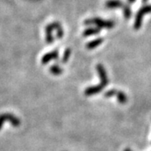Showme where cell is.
Returning <instances> with one entry per match:
<instances>
[{
  "label": "cell",
  "mask_w": 151,
  "mask_h": 151,
  "mask_svg": "<svg viewBox=\"0 0 151 151\" xmlns=\"http://www.w3.org/2000/svg\"><path fill=\"white\" fill-rule=\"evenodd\" d=\"M85 25H96L97 28L102 29H113L115 25V23L112 20H104L100 18H93V19H88L84 21Z\"/></svg>",
  "instance_id": "obj_1"
},
{
  "label": "cell",
  "mask_w": 151,
  "mask_h": 151,
  "mask_svg": "<svg viewBox=\"0 0 151 151\" xmlns=\"http://www.w3.org/2000/svg\"><path fill=\"white\" fill-rule=\"evenodd\" d=\"M151 13V5H145L142 8H140L139 11L136 14L135 16V20L134 23V29L135 30H139L142 26V23H143V18L145 15L146 14Z\"/></svg>",
  "instance_id": "obj_2"
},
{
  "label": "cell",
  "mask_w": 151,
  "mask_h": 151,
  "mask_svg": "<svg viewBox=\"0 0 151 151\" xmlns=\"http://www.w3.org/2000/svg\"><path fill=\"white\" fill-rule=\"evenodd\" d=\"M6 121L9 122L11 125H13L14 127H19L21 124L20 119L16 117L15 115L9 113H2V114H0V130L2 129V127Z\"/></svg>",
  "instance_id": "obj_3"
},
{
  "label": "cell",
  "mask_w": 151,
  "mask_h": 151,
  "mask_svg": "<svg viewBox=\"0 0 151 151\" xmlns=\"http://www.w3.org/2000/svg\"><path fill=\"white\" fill-rule=\"evenodd\" d=\"M97 74L99 76V78L101 80L100 81V84L104 86V87L106 86H108V83H109L108 75H107V72H106V70H105L104 66L102 64H98L97 65Z\"/></svg>",
  "instance_id": "obj_4"
},
{
  "label": "cell",
  "mask_w": 151,
  "mask_h": 151,
  "mask_svg": "<svg viewBox=\"0 0 151 151\" xmlns=\"http://www.w3.org/2000/svg\"><path fill=\"white\" fill-rule=\"evenodd\" d=\"M59 56V52L57 50H52L50 52H48L46 54H45L41 58V63L43 65H46L48 64L50 61H51L52 60H56Z\"/></svg>",
  "instance_id": "obj_5"
},
{
  "label": "cell",
  "mask_w": 151,
  "mask_h": 151,
  "mask_svg": "<svg viewBox=\"0 0 151 151\" xmlns=\"http://www.w3.org/2000/svg\"><path fill=\"white\" fill-rule=\"evenodd\" d=\"M104 86H102L101 84L99 85H96V86H92L87 87L86 90H85V95L87 97H90V96H93V95H96L97 93L101 92L103 90Z\"/></svg>",
  "instance_id": "obj_6"
},
{
  "label": "cell",
  "mask_w": 151,
  "mask_h": 151,
  "mask_svg": "<svg viewBox=\"0 0 151 151\" xmlns=\"http://www.w3.org/2000/svg\"><path fill=\"white\" fill-rule=\"evenodd\" d=\"M105 6L108 9H121V8L123 9L124 4L120 0H108L105 3Z\"/></svg>",
  "instance_id": "obj_7"
},
{
  "label": "cell",
  "mask_w": 151,
  "mask_h": 151,
  "mask_svg": "<svg viewBox=\"0 0 151 151\" xmlns=\"http://www.w3.org/2000/svg\"><path fill=\"white\" fill-rule=\"evenodd\" d=\"M53 28L51 26V24H50L46 27H45V41L46 43L51 44L54 42L55 38L53 36Z\"/></svg>",
  "instance_id": "obj_8"
},
{
  "label": "cell",
  "mask_w": 151,
  "mask_h": 151,
  "mask_svg": "<svg viewBox=\"0 0 151 151\" xmlns=\"http://www.w3.org/2000/svg\"><path fill=\"white\" fill-rule=\"evenodd\" d=\"M51 26L53 28L54 30H56V38L58 39H61L64 35V31H63V29L61 27V25L60 24V23L58 22H53L50 24Z\"/></svg>",
  "instance_id": "obj_9"
},
{
  "label": "cell",
  "mask_w": 151,
  "mask_h": 151,
  "mask_svg": "<svg viewBox=\"0 0 151 151\" xmlns=\"http://www.w3.org/2000/svg\"><path fill=\"white\" fill-rule=\"evenodd\" d=\"M103 42V38H97L95 39L92 41L88 42L86 44V48L88 50H93V49L97 48L98 45H100Z\"/></svg>",
  "instance_id": "obj_10"
},
{
  "label": "cell",
  "mask_w": 151,
  "mask_h": 151,
  "mask_svg": "<svg viewBox=\"0 0 151 151\" xmlns=\"http://www.w3.org/2000/svg\"><path fill=\"white\" fill-rule=\"evenodd\" d=\"M100 32V29L98 28H87L84 31H83V35L85 37H87V36H92V35H98Z\"/></svg>",
  "instance_id": "obj_11"
},
{
  "label": "cell",
  "mask_w": 151,
  "mask_h": 151,
  "mask_svg": "<svg viewBox=\"0 0 151 151\" xmlns=\"http://www.w3.org/2000/svg\"><path fill=\"white\" fill-rule=\"evenodd\" d=\"M50 72L55 76H60L62 74L63 69L57 64H54L50 67Z\"/></svg>",
  "instance_id": "obj_12"
},
{
  "label": "cell",
  "mask_w": 151,
  "mask_h": 151,
  "mask_svg": "<svg viewBox=\"0 0 151 151\" xmlns=\"http://www.w3.org/2000/svg\"><path fill=\"white\" fill-rule=\"evenodd\" d=\"M116 97H117L118 102L119 103H121V104H125V103L128 102V97L125 95V93L124 92L118 91L117 94H116Z\"/></svg>",
  "instance_id": "obj_13"
},
{
  "label": "cell",
  "mask_w": 151,
  "mask_h": 151,
  "mask_svg": "<svg viewBox=\"0 0 151 151\" xmlns=\"http://www.w3.org/2000/svg\"><path fill=\"white\" fill-rule=\"evenodd\" d=\"M123 11H124V16L126 19H130V17L132 15V10L130 9L129 5H124L123 7Z\"/></svg>",
  "instance_id": "obj_14"
},
{
  "label": "cell",
  "mask_w": 151,
  "mask_h": 151,
  "mask_svg": "<svg viewBox=\"0 0 151 151\" xmlns=\"http://www.w3.org/2000/svg\"><path fill=\"white\" fill-rule=\"evenodd\" d=\"M70 54H71V50H70V49L67 48L65 50V52H64V55H63V56H62V63H66L67 61H68V60L70 58Z\"/></svg>",
  "instance_id": "obj_15"
},
{
  "label": "cell",
  "mask_w": 151,
  "mask_h": 151,
  "mask_svg": "<svg viewBox=\"0 0 151 151\" xmlns=\"http://www.w3.org/2000/svg\"><path fill=\"white\" fill-rule=\"evenodd\" d=\"M117 90H115V89H111V90H109L108 92H105V94H104V96L105 97H113V96H116V94H117Z\"/></svg>",
  "instance_id": "obj_16"
},
{
  "label": "cell",
  "mask_w": 151,
  "mask_h": 151,
  "mask_svg": "<svg viewBox=\"0 0 151 151\" xmlns=\"http://www.w3.org/2000/svg\"><path fill=\"white\" fill-rule=\"evenodd\" d=\"M135 1H136V0H127V2H128V4H134Z\"/></svg>",
  "instance_id": "obj_17"
},
{
  "label": "cell",
  "mask_w": 151,
  "mask_h": 151,
  "mask_svg": "<svg viewBox=\"0 0 151 151\" xmlns=\"http://www.w3.org/2000/svg\"><path fill=\"white\" fill-rule=\"evenodd\" d=\"M142 1H143V3H144V4H145V3L148 2V0H142Z\"/></svg>",
  "instance_id": "obj_18"
},
{
  "label": "cell",
  "mask_w": 151,
  "mask_h": 151,
  "mask_svg": "<svg viewBox=\"0 0 151 151\" xmlns=\"http://www.w3.org/2000/svg\"><path fill=\"white\" fill-rule=\"evenodd\" d=\"M124 151H132V150H129V149H125V150H124Z\"/></svg>",
  "instance_id": "obj_19"
}]
</instances>
